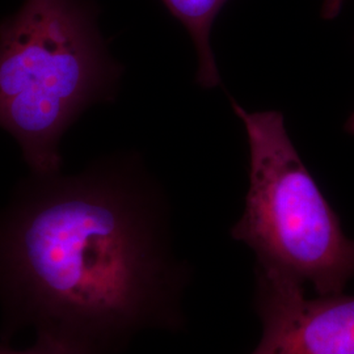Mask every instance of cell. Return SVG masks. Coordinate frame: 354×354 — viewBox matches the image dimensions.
<instances>
[{
    "label": "cell",
    "mask_w": 354,
    "mask_h": 354,
    "mask_svg": "<svg viewBox=\"0 0 354 354\" xmlns=\"http://www.w3.org/2000/svg\"><path fill=\"white\" fill-rule=\"evenodd\" d=\"M180 290L159 197L134 168L33 175L0 213L4 339L30 326L113 353L178 323Z\"/></svg>",
    "instance_id": "6da1fadb"
},
{
    "label": "cell",
    "mask_w": 354,
    "mask_h": 354,
    "mask_svg": "<svg viewBox=\"0 0 354 354\" xmlns=\"http://www.w3.org/2000/svg\"><path fill=\"white\" fill-rule=\"evenodd\" d=\"M122 67L89 0H26L0 21V127L32 174L59 172V142L96 102L113 100Z\"/></svg>",
    "instance_id": "7a4b0ae2"
},
{
    "label": "cell",
    "mask_w": 354,
    "mask_h": 354,
    "mask_svg": "<svg viewBox=\"0 0 354 354\" xmlns=\"http://www.w3.org/2000/svg\"><path fill=\"white\" fill-rule=\"evenodd\" d=\"M250 146V189L231 236L252 250L256 269L342 294L354 279V239L304 165L279 111L248 112L231 100Z\"/></svg>",
    "instance_id": "3957f363"
},
{
    "label": "cell",
    "mask_w": 354,
    "mask_h": 354,
    "mask_svg": "<svg viewBox=\"0 0 354 354\" xmlns=\"http://www.w3.org/2000/svg\"><path fill=\"white\" fill-rule=\"evenodd\" d=\"M263 336L252 354H354V295L308 298L304 286L256 269Z\"/></svg>",
    "instance_id": "277c9868"
},
{
    "label": "cell",
    "mask_w": 354,
    "mask_h": 354,
    "mask_svg": "<svg viewBox=\"0 0 354 354\" xmlns=\"http://www.w3.org/2000/svg\"><path fill=\"white\" fill-rule=\"evenodd\" d=\"M171 15L187 28L198 58L196 82L203 89L221 86V75L212 48V29L228 0H162Z\"/></svg>",
    "instance_id": "5b68a950"
},
{
    "label": "cell",
    "mask_w": 354,
    "mask_h": 354,
    "mask_svg": "<svg viewBox=\"0 0 354 354\" xmlns=\"http://www.w3.org/2000/svg\"><path fill=\"white\" fill-rule=\"evenodd\" d=\"M0 354H92L88 351L73 345L70 342L61 339L48 336V335H37V342L24 351H15L0 345Z\"/></svg>",
    "instance_id": "8992f818"
},
{
    "label": "cell",
    "mask_w": 354,
    "mask_h": 354,
    "mask_svg": "<svg viewBox=\"0 0 354 354\" xmlns=\"http://www.w3.org/2000/svg\"><path fill=\"white\" fill-rule=\"evenodd\" d=\"M346 0H323L322 6V16L326 20L336 19L340 12Z\"/></svg>",
    "instance_id": "52a82bcc"
},
{
    "label": "cell",
    "mask_w": 354,
    "mask_h": 354,
    "mask_svg": "<svg viewBox=\"0 0 354 354\" xmlns=\"http://www.w3.org/2000/svg\"><path fill=\"white\" fill-rule=\"evenodd\" d=\"M345 131L348 133V134H351V136H354V112L351 114V117L348 118V121H346V124H345Z\"/></svg>",
    "instance_id": "ba28073f"
}]
</instances>
